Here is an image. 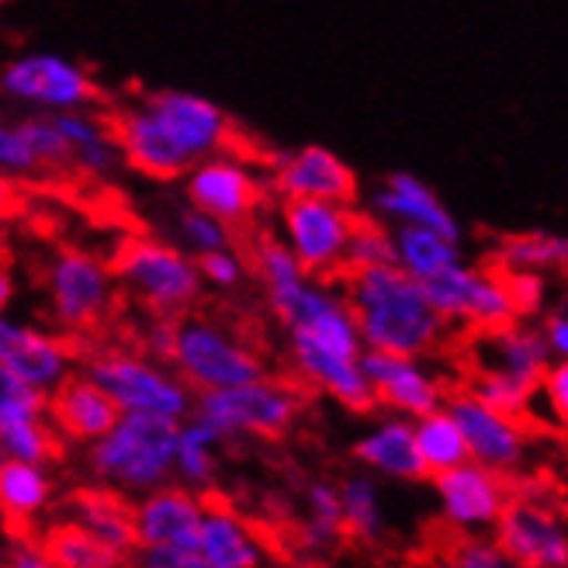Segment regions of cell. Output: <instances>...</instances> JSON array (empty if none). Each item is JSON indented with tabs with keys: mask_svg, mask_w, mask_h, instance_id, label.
<instances>
[{
	"mask_svg": "<svg viewBox=\"0 0 568 568\" xmlns=\"http://www.w3.org/2000/svg\"><path fill=\"white\" fill-rule=\"evenodd\" d=\"M534 403L545 406L548 423L568 430V361H551L534 388Z\"/></svg>",
	"mask_w": 568,
	"mask_h": 568,
	"instance_id": "7bdbcfd3",
	"label": "cell"
},
{
	"mask_svg": "<svg viewBox=\"0 0 568 568\" xmlns=\"http://www.w3.org/2000/svg\"><path fill=\"white\" fill-rule=\"evenodd\" d=\"M197 274H202L205 288L215 292H236L250 281V257L233 243V246H222L215 253H205L197 257Z\"/></svg>",
	"mask_w": 568,
	"mask_h": 568,
	"instance_id": "60d3db41",
	"label": "cell"
},
{
	"mask_svg": "<svg viewBox=\"0 0 568 568\" xmlns=\"http://www.w3.org/2000/svg\"><path fill=\"white\" fill-rule=\"evenodd\" d=\"M392 264V230L372 215H361L347 246V271H367Z\"/></svg>",
	"mask_w": 568,
	"mask_h": 568,
	"instance_id": "ab89813d",
	"label": "cell"
},
{
	"mask_svg": "<svg viewBox=\"0 0 568 568\" xmlns=\"http://www.w3.org/2000/svg\"><path fill=\"white\" fill-rule=\"evenodd\" d=\"M49 416H52L55 434H63L77 444H94L115 426L122 413L108 399L101 385H94L88 375L77 372L49 395Z\"/></svg>",
	"mask_w": 568,
	"mask_h": 568,
	"instance_id": "484cf974",
	"label": "cell"
},
{
	"mask_svg": "<svg viewBox=\"0 0 568 568\" xmlns=\"http://www.w3.org/2000/svg\"><path fill=\"white\" fill-rule=\"evenodd\" d=\"M0 178H8L14 184L39 178L36 156L28 150L24 132H21V119H8L4 111H0Z\"/></svg>",
	"mask_w": 568,
	"mask_h": 568,
	"instance_id": "b9f144b4",
	"label": "cell"
},
{
	"mask_svg": "<svg viewBox=\"0 0 568 568\" xmlns=\"http://www.w3.org/2000/svg\"><path fill=\"white\" fill-rule=\"evenodd\" d=\"M434 499L447 530L458 537H481L496 530L514 493H509L506 475L478 462H465L458 468L434 475Z\"/></svg>",
	"mask_w": 568,
	"mask_h": 568,
	"instance_id": "9a60e30c",
	"label": "cell"
},
{
	"mask_svg": "<svg viewBox=\"0 0 568 568\" xmlns=\"http://www.w3.org/2000/svg\"><path fill=\"white\" fill-rule=\"evenodd\" d=\"M444 409L458 423L465 447H468V462H478L499 475H514L527 465L530 434L520 416L493 409L468 388L447 395Z\"/></svg>",
	"mask_w": 568,
	"mask_h": 568,
	"instance_id": "2e32d148",
	"label": "cell"
},
{
	"mask_svg": "<svg viewBox=\"0 0 568 568\" xmlns=\"http://www.w3.org/2000/svg\"><path fill=\"white\" fill-rule=\"evenodd\" d=\"M468 392H475L481 403H489L499 413L509 416H527L534 406V388L517 382V378H506V375H493V372H471V385Z\"/></svg>",
	"mask_w": 568,
	"mask_h": 568,
	"instance_id": "f35d334b",
	"label": "cell"
},
{
	"mask_svg": "<svg viewBox=\"0 0 568 568\" xmlns=\"http://www.w3.org/2000/svg\"><path fill=\"white\" fill-rule=\"evenodd\" d=\"M367 215L375 222L399 230V225H423L444 236L462 240V222L444 205V197L409 170H392V174L367 194Z\"/></svg>",
	"mask_w": 568,
	"mask_h": 568,
	"instance_id": "7402d4cb",
	"label": "cell"
},
{
	"mask_svg": "<svg viewBox=\"0 0 568 568\" xmlns=\"http://www.w3.org/2000/svg\"><path fill=\"white\" fill-rule=\"evenodd\" d=\"M139 568H215L194 548H139Z\"/></svg>",
	"mask_w": 568,
	"mask_h": 568,
	"instance_id": "f6af8a7d",
	"label": "cell"
},
{
	"mask_svg": "<svg viewBox=\"0 0 568 568\" xmlns=\"http://www.w3.org/2000/svg\"><path fill=\"white\" fill-rule=\"evenodd\" d=\"M506 284H509V298H514V308H517V320L537 316V312L545 308V295H548L545 274L517 271V274H506Z\"/></svg>",
	"mask_w": 568,
	"mask_h": 568,
	"instance_id": "ee69618b",
	"label": "cell"
},
{
	"mask_svg": "<svg viewBox=\"0 0 568 568\" xmlns=\"http://www.w3.org/2000/svg\"><path fill=\"white\" fill-rule=\"evenodd\" d=\"M166 230H170L166 240L174 243V246H181L184 253H191L194 261L205 257V253H215L222 246H233L236 243V233L230 230V225L212 219L202 209L187 205V202L174 205V215H170Z\"/></svg>",
	"mask_w": 568,
	"mask_h": 568,
	"instance_id": "8d00e7d4",
	"label": "cell"
},
{
	"mask_svg": "<svg viewBox=\"0 0 568 568\" xmlns=\"http://www.w3.org/2000/svg\"><path fill=\"white\" fill-rule=\"evenodd\" d=\"M115 267L91 250L60 246L42 264V295L49 320L63 336H80L104 326L119 305Z\"/></svg>",
	"mask_w": 568,
	"mask_h": 568,
	"instance_id": "ba28073f",
	"label": "cell"
},
{
	"mask_svg": "<svg viewBox=\"0 0 568 568\" xmlns=\"http://www.w3.org/2000/svg\"><path fill=\"white\" fill-rule=\"evenodd\" d=\"M0 375L52 395L70 375H77V351L60 329L0 312Z\"/></svg>",
	"mask_w": 568,
	"mask_h": 568,
	"instance_id": "5bb4252c",
	"label": "cell"
},
{
	"mask_svg": "<svg viewBox=\"0 0 568 568\" xmlns=\"http://www.w3.org/2000/svg\"><path fill=\"white\" fill-rule=\"evenodd\" d=\"M174 437L178 423L122 413L115 426L91 444V475L101 489L119 496L153 493L174 481Z\"/></svg>",
	"mask_w": 568,
	"mask_h": 568,
	"instance_id": "277c9868",
	"label": "cell"
},
{
	"mask_svg": "<svg viewBox=\"0 0 568 568\" xmlns=\"http://www.w3.org/2000/svg\"><path fill=\"white\" fill-rule=\"evenodd\" d=\"M14 292H18V281H14V271L0 261V312H8L11 302H14Z\"/></svg>",
	"mask_w": 568,
	"mask_h": 568,
	"instance_id": "f907efd6",
	"label": "cell"
},
{
	"mask_svg": "<svg viewBox=\"0 0 568 568\" xmlns=\"http://www.w3.org/2000/svg\"><path fill=\"white\" fill-rule=\"evenodd\" d=\"M548 364L551 354L541 336V326H530L524 320H514L499 329H481L471 339V372L506 375L537 388Z\"/></svg>",
	"mask_w": 568,
	"mask_h": 568,
	"instance_id": "cb8c5ba5",
	"label": "cell"
},
{
	"mask_svg": "<svg viewBox=\"0 0 568 568\" xmlns=\"http://www.w3.org/2000/svg\"><path fill=\"white\" fill-rule=\"evenodd\" d=\"M194 551L215 568H264L267 561L261 534L230 506H205Z\"/></svg>",
	"mask_w": 568,
	"mask_h": 568,
	"instance_id": "4316f807",
	"label": "cell"
},
{
	"mask_svg": "<svg viewBox=\"0 0 568 568\" xmlns=\"http://www.w3.org/2000/svg\"><path fill=\"white\" fill-rule=\"evenodd\" d=\"M39 548L49 555L52 565H60V568H122V558H125L115 548L98 541L94 534L77 527L73 520L49 527Z\"/></svg>",
	"mask_w": 568,
	"mask_h": 568,
	"instance_id": "d590c367",
	"label": "cell"
},
{
	"mask_svg": "<svg viewBox=\"0 0 568 568\" xmlns=\"http://www.w3.org/2000/svg\"><path fill=\"white\" fill-rule=\"evenodd\" d=\"M364 375L372 385L375 406L385 413L419 419L447 403V382L426 357L364 351Z\"/></svg>",
	"mask_w": 568,
	"mask_h": 568,
	"instance_id": "d6986e66",
	"label": "cell"
},
{
	"mask_svg": "<svg viewBox=\"0 0 568 568\" xmlns=\"http://www.w3.org/2000/svg\"><path fill=\"white\" fill-rule=\"evenodd\" d=\"M55 450V426L49 416V395L0 375V462L45 465Z\"/></svg>",
	"mask_w": 568,
	"mask_h": 568,
	"instance_id": "44dd1931",
	"label": "cell"
},
{
	"mask_svg": "<svg viewBox=\"0 0 568 568\" xmlns=\"http://www.w3.org/2000/svg\"><path fill=\"white\" fill-rule=\"evenodd\" d=\"M83 375L104 388L119 413L181 423L194 413L197 395L160 357L139 347H98L83 361Z\"/></svg>",
	"mask_w": 568,
	"mask_h": 568,
	"instance_id": "5b68a950",
	"label": "cell"
},
{
	"mask_svg": "<svg viewBox=\"0 0 568 568\" xmlns=\"http://www.w3.org/2000/svg\"><path fill=\"white\" fill-rule=\"evenodd\" d=\"M166 364L184 378L194 395L233 388L267 375L261 351L222 320L212 316H187L174 320V339H170Z\"/></svg>",
	"mask_w": 568,
	"mask_h": 568,
	"instance_id": "52a82bcc",
	"label": "cell"
},
{
	"mask_svg": "<svg viewBox=\"0 0 568 568\" xmlns=\"http://www.w3.org/2000/svg\"><path fill=\"white\" fill-rule=\"evenodd\" d=\"M67 520H73L77 527L94 534L98 541H104L108 548H115L119 555L135 548L132 506L125 503V496L111 493V489H83V493H77L70 499Z\"/></svg>",
	"mask_w": 568,
	"mask_h": 568,
	"instance_id": "f1b7e54d",
	"label": "cell"
},
{
	"mask_svg": "<svg viewBox=\"0 0 568 568\" xmlns=\"http://www.w3.org/2000/svg\"><path fill=\"white\" fill-rule=\"evenodd\" d=\"M4 568H60V565L49 561V555L39 548V541H24V545L11 548Z\"/></svg>",
	"mask_w": 568,
	"mask_h": 568,
	"instance_id": "c3c4849f",
	"label": "cell"
},
{
	"mask_svg": "<svg viewBox=\"0 0 568 568\" xmlns=\"http://www.w3.org/2000/svg\"><path fill=\"white\" fill-rule=\"evenodd\" d=\"M339 284L357 320L364 351L430 357L444 347L450 326L426 298L423 284L395 264L347 271Z\"/></svg>",
	"mask_w": 568,
	"mask_h": 568,
	"instance_id": "3957f363",
	"label": "cell"
},
{
	"mask_svg": "<svg viewBox=\"0 0 568 568\" xmlns=\"http://www.w3.org/2000/svg\"><path fill=\"white\" fill-rule=\"evenodd\" d=\"M205 503L187 486H166L142 493L132 506L135 548H194Z\"/></svg>",
	"mask_w": 568,
	"mask_h": 568,
	"instance_id": "603a6c76",
	"label": "cell"
},
{
	"mask_svg": "<svg viewBox=\"0 0 568 568\" xmlns=\"http://www.w3.org/2000/svg\"><path fill=\"white\" fill-rule=\"evenodd\" d=\"M181 184H184L187 205L225 222L233 233L246 230L250 222H257V215L264 212L271 197L267 163L253 160L250 153L236 146L197 160L181 178Z\"/></svg>",
	"mask_w": 568,
	"mask_h": 568,
	"instance_id": "30bf717a",
	"label": "cell"
},
{
	"mask_svg": "<svg viewBox=\"0 0 568 568\" xmlns=\"http://www.w3.org/2000/svg\"><path fill=\"white\" fill-rule=\"evenodd\" d=\"M493 267H499L503 274H555V271H568V236L565 233H517L506 236L496 250Z\"/></svg>",
	"mask_w": 568,
	"mask_h": 568,
	"instance_id": "d6a6232c",
	"label": "cell"
},
{
	"mask_svg": "<svg viewBox=\"0 0 568 568\" xmlns=\"http://www.w3.org/2000/svg\"><path fill=\"white\" fill-rule=\"evenodd\" d=\"M194 413L215 430L233 440V437H261L274 440L284 437L302 416V392L288 378L261 375L253 382L205 392L194 399Z\"/></svg>",
	"mask_w": 568,
	"mask_h": 568,
	"instance_id": "8fae6325",
	"label": "cell"
},
{
	"mask_svg": "<svg viewBox=\"0 0 568 568\" xmlns=\"http://www.w3.org/2000/svg\"><path fill=\"white\" fill-rule=\"evenodd\" d=\"M111 122L125 166L160 184L181 181L197 160L236 146L230 111L205 94L181 88L139 94L125 101Z\"/></svg>",
	"mask_w": 568,
	"mask_h": 568,
	"instance_id": "7a4b0ae2",
	"label": "cell"
},
{
	"mask_svg": "<svg viewBox=\"0 0 568 568\" xmlns=\"http://www.w3.org/2000/svg\"><path fill=\"white\" fill-rule=\"evenodd\" d=\"M271 194L281 202L312 197V202H344L357 205V174L354 166L320 142H305L298 150H284L267 163Z\"/></svg>",
	"mask_w": 568,
	"mask_h": 568,
	"instance_id": "ac0fdd59",
	"label": "cell"
},
{
	"mask_svg": "<svg viewBox=\"0 0 568 568\" xmlns=\"http://www.w3.org/2000/svg\"><path fill=\"white\" fill-rule=\"evenodd\" d=\"M423 292L447 326H468L481 333V329H499L517 320L506 274L499 267H478V264L458 261L444 274L423 281Z\"/></svg>",
	"mask_w": 568,
	"mask_h": 568,
	"instance_id": "4fadbf2b",
	"label": "cell"
},
{
	"mask_svg": "<svg viewBox=\"0 0 568 568\" xmlns=\"http://www.w3.org/2000/svg\"><path fill=\"white\" fill-rule=\"evenodd\" d=\"M413 434H416V450H419V462L426 468V478H434L440 471H450V468L468 462L465 437L444 406L413 419Z\"/></svg>",
	"mask_w": 568,
	"mask_h": 568,
	"instance_id": "836d02e7",
	"label": "cell"
},
{
	"mask_svg": "<svg viewBox=\"0 0 568 568\" xmlns=\"http://www.w3.org/2000/svg\"><path fill=\"white\" fill-rule=\"evenodd\" d=\"M361 212L344 202H312L292 197L274 212V240L316 277L347 274V246Z\"/></svg>",
	"mask_w": 568,
	"mask_h": 568,
	"instance_id": "7c38bea8",
	"label": "cell"
},
{
	"mask_svg": "<svg viewBox=\"0 0 568 568\" xmlns=\"http://www.w3.org/2000/svg\"><path fill=\"white\" fill-rule=\"evenodd\" d=\"M0 568H4V565H0Z\"/></svg>",
	"mask_w": 568,
	"mask_h": 568,
	"instance_id": "816d5d0a",
	"label": "cell"
},
{
	"mask_svg": "<svg viewBox=\"0 0 568 568\" xmlns=\"http://www.w3.org/2000/svg\"><path fill=\"white\" fill-rule=\"evenodd\" d=\"M354 458L367 475H375V478H388V481L426 478V468L416 450L413 419L395 416V413H385L382 419H375L354 440Z\"/></svg>",
	"mask_w": 568,
	"mask_h": 568,
	"instance_id": "d4e9b609",
	"label": "cell"
},
{
	"mask_svg": "<svg viewBox=\"0 0 568 568\" xmlns=\"http://www.w3.org/2000/svg\"><path fill=\"white\" fill-rule=\"evenodd\" d=\"M0 98L28 115H63L94 108L101 88L94 73L55 49H28L0 67Z\"/></svg>",
	"mask_w": 568,
	"mask_h": 568,
	"instance_id": "9c48e42d",
	"label": "cell"
},
{
	"mask_svg": "<svg viewBox=\"0 0 568 568\" xmlns=\"http://www.w3.org/2000/svg\"><path fill=\"white\" fill-rule=\"evenodd\" d=\"M52 119L63 139L67 178H80L88 184H111L122 174L125 160L119 150L115 122H111L108 111L94 104L80 111H63V115H52Z\"/></svg>",
	"mask_w": 568,
	"mask_h": 568,
	"instance_id": "ffe728a7",
	"label": "cell"
},
{
	"mask_svg": "<svg viewBox=\"0 0 568 568\" xmlns=\"http://www.w3.org/2000/svg\"><path fill=\"white\" fill-rule=\"evenodd\" d=\"M246 257L271 312L288 329L292 375L351 413L375 409L364 375V339L344 284L308 274L274 236H261Z\"/></svg>",
	"mask_w": 568,
	"mask_h": 568,
	"instance_id": "6da1fadb",
	"label": "cell"
},
{
	"mask_svg": "<svg viewBox=\"0 0 568 568\" xmlns=\"http://www.w3.org/2000/svg\"><path fill=\"white\" fill-rule=\"evenodd\" d=\"M119 288L150 316L181 320L197 305L205 284L197 261L166 236H132L115 253Z\"/></svg>",
	"mask_w": 568,
	"mask_h": 568,
	"instance_id": "8992f818",
	"label": "cell"
},
{
	"mask_svg": "<svg viewBox=\"0 0 568 568\" xmlns=\"http://www.w3.org/2000/svg\"><path fill=\"white\" fill-rule=\"evenodd\" d=\"M55 486L39 462H0V514L11 524H36L52 506Z\"/></svg>",
	"mask_w": 568,
	"mask_h": 568,
	"instance_id": "f546056e",
	"label": "cell"
},
{
	"mask_svg": "<svg viewBox=\"0 0 568 568\" xmlns=\"http://www.w3.org/2000/svg\"><path fill=\"white\" fill-rule=\"evenodd\" d=\"M18 205H21V184H14V181H8V178H0V219L11 215Z\"/></svg>",
	"mask_w": 568,
	"mask_h": 568,
	"instance_id": "681fc988",
	"label": "cell"
},
{
	"mask_svg": "<svg viewBox=\"0 0 568 568\" xmlns=\"http://www.w3.org/2000/svg\"><path fill=\"white\" fill-rule=\"evenodd\" d=\"M423 568H517L493 541V534L481 537H458L450 548L437 551Z\"/></svg>",
	"mask_w": 568,
	"mask_h": 568,
	"instance_id": "74e56055",
	"label": "cell"
},
{
	"mask_svg": "<svg viewBox=\"0 0 568 568\" xmlns=\"http://www.w3.org/2000/svg\"><path fill=\"white\" fill-rule=\"evenodd\" d=\"M465 261L462 240L444 236L437 230H423V225H399L392 230V264L413 281H430Z\"/></svg>",
	"mask_w": 568,
	"mask_h": 568,
	"instance_id": "83f0119b",
	"label": "cell"
},
{
	"mask_svg": "<svg viewBox=\"0 0 568 568\" xmlns=\"http://www.w3.org/2000/svg\"><path fill=\"white\" fill-rule=\"evenodd\" d=\"M298 537L305 551H329L347 537L344 509H339V493L333 481H312L302 499V524Z\"/></svg>",
	"mask_w": 568,
	"mask_h": 568,
	"instance_id": "e575fe53",
	"label": "cell"
},
{
	"mask_svg": "<svg viewBox=\"0 0 568 568\" xmlns=\"http://www.w3.org/2000/svg\"><path fill=\"white\" fill-rule=\"evenodd\" d=\"M139 339H142V347H139V351H146L150 357L166 361V354H170V339H174V320L150 316V323L142 326Z\"/></svg>",
	"mask_w": 568,
	"mask_h": 568,
	"instance_id": "bcb514c9",
	"label": "cell"
},
{
	"mask_svg": "<svg viewBox=\"0 0 568 568\" xmlns=\"http://www.w3.org/2000/svg\"><path fill=\"white\" fill-rule=\"evenodd\" d=\"M551 361H568V312H551L541 326Z\"/></svg>",
	"mask_w": 568,
	"mask_h": 568,
	"instance_id": "7dc6e473",
	"label": "cell"
},
{
	"mask_svg": "<svg viewBox=\"0 0 568 568\" xmlns=\"http://www.w3.org/2000/svg\"><path fill=\"white\" fill-rule=\"evenodd\" d=\"M493 541L517 568H568V520L545 499H509Z\"/></svg>",
	"mask_w": 568,
	"mask_h": 568,
	"instance_id": "e0dca14e",
	"label": "cell"
},
{
	"mask_svg": "<svg viewBox=\"0 0 568 568\" xmlns=\"http://www.w3.org/2000/svg\"><path fill=\"white\" fill-rule=\"evenodd\" d=\"M339 509H344V530L361 545H378L388 534V506L375 475L357 471L336 486Z\"/></svg>",
	"mask_w": 568,
	"mask_h": 568,
	"instance_id": "1f68e13d",
	"label": "cell"
},
{
	"mask_svg": "<svg viewBox=\"0 0 568 568\" xmlns=\"http://www.w3.org/2000/svg\"><path fill=\"white\" fill-rule=\"evenodd\" d=\"M225 437L197 413L178 423L174 437V478L187 489H209L219 471V450Z\"/></svg>",
	"mask_w": 568,
	"mask_h": 568,
	"instance_id": "4dcf8cb0",
	"label": "cell"
}]
</instances>
